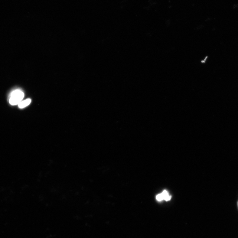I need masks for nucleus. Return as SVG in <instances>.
Segmentation results:
<instances>
[{
  "instance_id": "nucleus-1",
  "label": "nucleus",
  "mask_w": 238,
  "mask_h": 238,
  "mask_svg": "<svg viewBox=\"0 0 238 238\" xmlns=\"http://www.w3.org/2000/svg\"><path fill=\"white\" fill-rule=\"evenodd\" d=\"M24 97L23 92L20 90H16L12 92L9 99V103L12 105L19 104Z\"/></svg>"
},
{
  "instance_id": "nucleus-2",
  "label": "nucleus",
  "mask_w": 238,
  "mask_h": 238,
  "mask_svg": "<svg viewBox=\"0 0 238 238\" xmlns=\"http://www.w3.org/2000/svg\"><path fill=\"white\" fill-rule=\"evenodd\" d=\"M31 99H28L24 101H21L18 104L19 107L21 109L26 107L31 103Z\"/></svg>"
},
{
  "instance_id": "nucleus-3",
  "label": "nucleus",
  "mask_w": 238,
  "mask_h": 238,
  "mask_svg": "<svg viewBox=\"0 0 238 238\" xmlns=\"http://www.w3.org/2000/svg\"><path fill=\"white\" fill-rule=\"evenodd\" d=\"M161 194L162 195L163 200L168 201L171 199V196H170L168 192L166 191L165 190L163 191Z\"/></svg>"
},
{
  "instance_id": "nucleus-4",
  "label": "nucleus",
  "mask_w": 238,
  "mask_h": 238,
  "mask_svg": "<svg viewBox=\"0 0 238 238\" xmlns=\"http://www.w3.org/2000/svg\"><path fill=\"white\" fill-rule=\"evenodd\" d=\"M156 199L158 201H161L163 200V198L161 194H159L156 196Z\"/></svg>"
},
{
  "instance_id": "nucleus-5",
  "label": "nucleus",
  "mask_w": 238,
  "mask_h": 238,
  "mask_svg": "<svg viewBox=\"0 0 238 238\" xmlns=\"http://www.w3.org/2000/svg\"></svg>"
}]
</instances>
